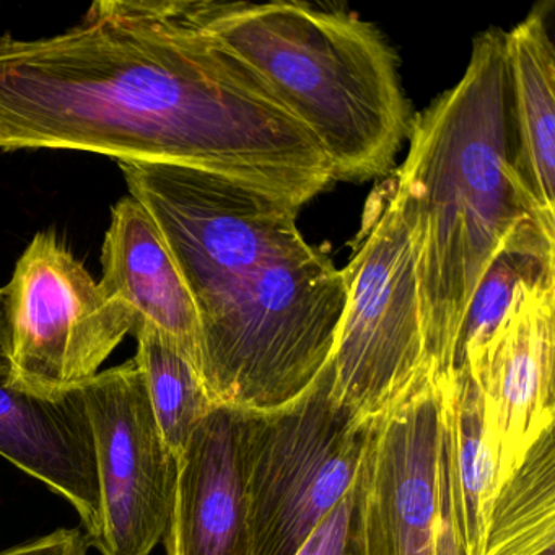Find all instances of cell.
I'll use <instances>...</instances> for the list:
<instances>
[{
  "mask_svg": "<svg viewBox=\"0 0 555 555\" xmlns=\"http://www.w3.org/2000/svg\"><path fill=\"white\" fill-rule=\"evenodd\" d=\"M95 441L102 555H151L173 505L177 457L158 427L134 359L80 388Z\"/></svg>",
  "mask_w": 555,
  "mask_h": 555,
  "instance_id": "cell-8",
  "label": "cell"
},
{
  "mask_svg": "<svg viewBox=\"0 0 555 555\" xmlns=\"http://www.w3.org/2000/svg\"><path fill=\"white\" fill-rule=\"evenodd\" d=\"M551 4H538L505 34L516 178L542 235L555 242V51Z\"/></svg>",
  "mask_w": 555,
  "mask_h": 555,
  "instance_id": "cell-14",
  "label": "cell"
},
{
  "mask_svg": "<svg viewBox=\"0 0 555 555\" xmlns=\"http://www.w3.org/2000/svg\"><path fill=\"white\" fill-rule=\"evenodd\" d=\"M188 21L232 48L308 129L334 181L386 177L411 132V103L385 35L307 2L178 0Z\"/></svg>",
  "mask_w": 555,
  "mask_h": 555,
  "instance_id": "cell-3",
  "label": "cell"
},
{
  "mask_svg": "<svg viewBox=\"0 0 555 555\" xmlns=\"http://www.w3.org/2000/svg\"><path fill=\"white\" fill-rule=\"evenodd\" d=\"M0 370H9V333L2 291H0Z\"/></svg>",
  "mask_w": 555,
  "mask_h": 555,
  "instance_id": "cell-21",
  "label": "cell"
},
{
  "mask_svg": "<svg viewBox=\"0 0 555 555\" xmlns=\"http://www.w3.org/2000/svg\"><path fill=\"white\" fill-rule=\"evenodd\" d=\"M102 266L99 284L128 305L135 320L152 324L177 344L199 372V320L193 298L160 230L132 196L112 209Z\"/></svg>",
  "mask_w": 555,
  "mask_h": 555,
  "instance_id": "cell-13",
  "label": "cell"
},
{
  "mask_svg": "<svg viewBox=\"0 0 555 555\" xmlns=\"http://www.w3.org/2000/svg\"><path fill=\"white\" fill-rule=\"evenodd\" d=\"M8 378L0 370V456L67 500L90 544L100 529V486L82 392L40 398Z\"/></svg>",
  "mask_w": 555,
  "mask_h": 555,
  "instance_id": "cell-12",
  "label": "cell"
},
{
  "mask_svg": "<svg viewBox=\"0 0 555 555\" xmlns=\"http://www.w3.org/2000/svg\"><path fill=\"white\" fill-rule=\"evenodd\" d=\"M2 297L9 385L40 398L95 378L138 321L51 232L35 235Z\"/></svg>",
  "mask_w": 555,
  "mask_h": 555,
  "instance_id": "cell-7",
  "label": "cell"
},
{
  "mask_svg": "<svg viewBox=\"0 0 555 555\" xmlns=\"http://www.w3.org/2000/svg\"><path fill=\"white\" fill-rule=\"evenodd\" d=\"M554 307L555 264L526 272L482 352L457 366L479 389L499 490L554 428Z\"/></svg>",
  "mask_w": 555,
  "mask_h": 555,
  "instance_id": "cell-9",
  "label": "cell"
},
{
  "mask_svg": "<svg viewBox=\"0 0 555 555\" xmlns=\"http://www.w3.org/2000/svg\"><path fill=\"white\" fill-rule=\"evenodd\" d=\"M360 479L370 555H434L441 495L435 386L370 422Z\"/></svg>",
  "mask_w": 555,
  "mask_h": 555,
  "instance_id": "cell-10",
  "label": "cell"
},
{
  "mask_svg": "<svg viewBox=\"0 0 555 555\" xmlns=\"http://www.w3.org/2000/svg\"><path fill=\"white\" fill-rule=\"evenodd\" d=\"M204 168L300 209L334 183L310 131L178 0H100L54 37H0V151Z\"/></svg>",
  "mask_w": 555,
  "mask_h": 555,
  "instance_id": "cell-1",
  "label": "cell"
},
{
  "mask_svg": "<svg viewBox=\"0 0 555 555\" xmlns=\"http://www.w3.org/2000/svg\"><path fill=\"white\" fill-rule=\"evenodd\" d=\"M347 268L346 305L327 366L333 395L370 424L435 386L428 369L411 222L396 175L373 188Z\"/></svg>",
  "mask_w": 555,
  "mask_h": 555,
  "instance_id": "cell-4",
  "label": "cell"
},
{
  "mask_svg": "<svg viewBox=\"0 0 555 555\" xmlns=\"http://www.w3.org/2000/svg\"><path fill=\"white\" fill-rule=\"evenodd\" d=\"M89 547L86 532L77 528H63L0 551V555H87Z\"/></svg>",
  "mask_w": 555,
  "mask_h": 555,
  "instance_id": "cell-19",
  "label": "cell"
},
{
  "mask_svg": "<svg viewBox=\"0 0 555 555\" xmlns=\"http://www.w3.org/2000/svg\"><path fill=\"white\" fill-rule=\"evenodd\" d=\"M482 555H555L554 428L535 441L519 469L500 487Z\"/></svg>",
  "mask_w": 555,
  "mask_h": 555,
  "instance_id": "cell-16",
  "label": "cell"
},
{
  "mask_svg": "<svg viewBox=\"0 0 555 555\" xmlns=\"http://www.w3.org/2000/svg\"><path fill=\"white\" fill-rule=\"evenodd\" d=\"M295 555H370L363 522L360 469L349 492L324 516Z\"/></svg>",
  "mask_w": 555,
  "mask_h": 555,
  "instance_id": "cell-18",
  "label": "cell"
},
{
  "mask_svg": "<svg viewBox=\"0 0 555 555\" xmlns=\"http://www.w3.org/2000/svg\"><path fill=\"white\" fill-rule=\"evenodd\" d=\"M344 305L343 269L320 249L272 266L201 327L199 375L214 404L262 414L300 398L330 360Z\"/></svg>",
  "mask_w": 555,
  "mask_h": 555,
  "instance_id": "cell-5",
  "label": "cell"
},
{
  "mask_svg": "<svg viewBox=\"0 0 555 555\" xmlns=\"http://www.w3.org/2000/svg\"><path fill=\"white\" fill-rule=\"evenodd\" d=\"M369 425L336 401L327 363L291 404L246 412L248 555H295L356 482Z\"/></svg>",
  "mask_w": 555,
  "mask_h": 555,
  "instance_id": "cell-6",
  "label": "cell"
},
{
  "mask_svg": "<svg viewBox=\"0 0 555 555\" xmlns=\"http://www.w3.org/2000/svg\"><path fill=\"white\" fill-rule=\"evenodd\" d=\"M408 142L395 175L414 235L428 369L441 389L456 375L490 266L519 233H541L513 165L505 31L474 38L464 76L414 116Z\"/></svg>",
  "mask_w": 555,
  "mask_h": 555,
  "instance_id": "cell-2",
  "label": "cell"
},
{
  "mask_svg": "<svg viewBox=\"0 0 555 555\" xmlns=\"http://www.w3.org/2000/svg\"><path fill=\"white\" fill-rule=\"evenodd\" d=\"M245 418L216 405L178 456L167 555H248Z\"/></svg>",
  "mask_w": 555,
  "mask_h": 555,
  "instance_id": "cell-11",
  "label": "cell"
},
{
  "mask_svg": "<svg viewBox=\"0 0 555 555\" xmlns=\"http://www.w3.org/2000/svg\"><path fill=\"white\" fill-rule=\"evenodd\" d=\"M440 408V464L451 516L464 555H482L487 522L495 502V464L483 435L482 401L463 369L437 389Z\"/></svg>",
  "mask_w": 555,
  "mask_h": 555,
  "instance_id": "cell-15",
  "label": "cell"
},
{
  "mask_svg": "<svg viewBox=\"0 0 555 555\" xmlns=\"http://www.w3.org/2000/svg\"><path fill=\"white\" fill-rule=\"evenodd\" d=\"M434 555H464L456 528H454L453 516H451L443 470H441L440 513H438L437 531H435Z\"/></svg>",
  "mask_w": 555,
  "mask_h": 555,
  "instance_id": "cell-20",
  "label": "cell"
},
{
  "mask_svg": "<svg viewBox=\"0 0 555 555\" xmlns=\"http://www.w3.org/2000/svg\"><path fill=\"white\" fill-rule=\"evenodd\" d=\"M135 365L144 376L149 401L175 457L183 453L201 422L216 408L194 363L152 324L138 321Z\"/></svg>",
  "mask_w": 555,
  "mask_h": 555,
  "instance_id": "cell-17",
  "label": "cell"
}]
</instances>
